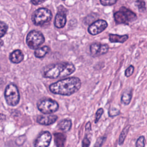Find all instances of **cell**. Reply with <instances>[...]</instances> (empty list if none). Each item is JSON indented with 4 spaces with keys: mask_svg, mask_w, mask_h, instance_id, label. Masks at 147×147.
I'll use <instances>...</instances> for the list:
<instances>
[{
    "mask_svg": "<svg viewBox=\"0 0 147 147\" xmlns=\"http://www.w3.org/2000/svg\"><path fill=\"white\" fill-rule=\"evenodd\" d=\"M81 86L82 82L79 78L70 77L52 83L49 88L53 94L69 96L79 91Z\"/></svg>",
    "mask_w": 147,
    "mask_h": 147,
    "instance_id": "6da1fadb",
    "label": "cell"
},
{
    "mask_svg": "<svg viewBox=\"0 0 147 147\" xmlns=\"http://www.w3.org/2000/svg\"><path fill=\"white\" fill-rule=\"evenodd\" d=\"M75 70L76 68L72 63L61 62L45 66L42 70V75L46 78H63L71 75Z\"/></svg>",
    "mask_w": 147,
    "mask_h": 147,
    "instance_id": "7a4b0ae2",
    "label": "cell"
},
{
    "mask_svg": "<svg viewBox=\"0 0 147 147\" xmlns=\"http://www.w3.org/2000/svg\"><path fill=\"white\" fill-rule=\"evenodd\" d=\"M114 18L118 24H127L137 20V16L135 13L129 9L122 6L119 10L114 14Z\"/></svg>",
    "mask_w": 147,
    "mask_h": 147,
    "instance_id": "3957f363",
    "label": "cell"
},
{
    "mask_svg": "<svg viewBox=\"0 0 147 147\" xmlns=\"http://www.w3.org/2000/svg\"><path fill=\"white\" fill-rule=\"evenodd\" d=\"M52 18L51 11L45 7L38 8L32 15V21L36 26H42L49 22Z\"/></svg>",
    "mask_w": 147,
    "mask_h": 147,
    "instance_id": "277c9868",
    "label": "cell"
},
{
    "mask_svg": "<svg viewBox=\"0 0 147 147\" xmlns=\"http://www.w3.org/2000/svg\"><path fill=\"white\" fill-rule=\"evenodd\" d=\"M4 96L7 104L10 106H17L20 99L19 90L16 85L13 83L8 84L4 92Z\"/></svg>",
    "mask_w": 147,
    "mask_h": 147,
    "instance_id": "5b68a950",
    "label": "cell"
},
{
    "mask_svg": "<svg viewBox=\"0 0 147 147\" xmlns=\"http://www.w3.org/2000/svg\"><path fill=\"white\" fill-rule=\"evenodd\" d=\"M44 41L45 37L42 33L36 30H33L29 32L26 38L27 45L33 49H37Z\"/></svg>",
    "mask_w": 147,
    "mask_h": 147,
    "instance_id": "8992f818",
    "label": "cell"
},
{
    "mask_svg": "<svg viewBox=\"0 0 147 147\" xmlns=\"http://www.w3.org/2000/svg\"><path fill=\"white\" fill-rule=\"evenodd\" d=\"M37 106L39 111L45 114L53 113L57 111L59 108V103L50 98L40 100L37 103Z\"/></svg>",
    "mask_w": 147,
    "mask_h": 147,
    "instance_id": "52a82bcc",
    "label": "cell"
},
{
    "mask_svg": "<svg viewBox=\"0 0 147 147\" xmlns=\"http://www.w3.org/2000/svg\"><path fill=\"white\" fill-rule=\"evenodd\" d=\"M68 13V10L63 6L58 7L57 13L55 16L54 25L57 28H63L66 24L67 18L66 16Z\"/></svg>",
    "mask_w": 147,
    "mask_h": 147,
    "instance_id": "ba28073f",
    "label": "cell"
},
{
    "mask_svg": "<svg viewBox=\"0 0 147 147\" xmlns=\"http://www.w3.org/2000/svg\"><path fill=\"white\" fill-rule=\"evenodd\" d=\"M108 24L106 21L102 19L98 20L89 25L88 32L90 34L95 36L105 30Z\"/></svg>",
    "mask_w": 147,
    "mask_h": 147,
    "instance_id": "9c48e42d",
    "label": "cell"
},
{
    "mask_svg": "<svg viewBox=\"0 0 147 147\" xmlns=\"http://www.w3.org/2000/svg\"><path fill=\"white\" fill-rule=\"evenodd\" d=\"M109 49V47L107 44H101L99 42H94L90 45V51L92 56L96 57L106 54Z\"/></svg>",
    "mask_w": 147,
    "mask_h": 147,
    "instance_id": "30bf717a",
    "label": "cell"
},
{
    "mask_svg": "<svg viewBox=\"0 0 147 147\" xmlns=\"http://www.w3.org/2000/svg\"><path fill=\"white\" fill-rule=\"evenodd\" d=\"M51 140V134L48 131H43L36 138L34 142V147H48Z\"/></svg>",
    "mask_w": 147,
    "mask_h": 147,
    "instance_id": "8fae6325",
    "label": "cell"
},
{
    "mask_svg": "<svg viewBox=\"0 0 147 147\" xmlns=\"http://www.w3.org/2000/svg\"><path fill=\"white\" fill-rule=\"evenodd\" d=\"M56 115H40L37 117V122L42 125H50L54 123L57 119Z\"/></svg>",
    "mask_w": 147,
    "mask_h": 147,
    "instance_id": "7c38bea8",
    "label": "cell"
},
{
    "mask_svg": "<svg viewBox=\"0 0 147 147\" xmlns=\"http://www.w3.org/2000/svg\"><path fill=\"white\" fill-rule=\"evenodd\" d=\"M23 52L20 49H16L13 51L9 55V59L11 62L14 64H18L21 63L24 59Z\"/></svg>",
    "mask_w": 147,
    "mask_h": 147,
    "instance_id": "4fadbf2b",
    "label": "cell"
},
{
    "mask_svg": "<svg viewBox=\"0 0 147 147\" xmlns=\"http://www.w3.org/2000/svg\"><path fill=\"white\" fill-rule=\"evenodd\" d=\"M53 135L56 147H64L67 138L66 136L62 133H55Z\"/></svg>",
    "mask_w": 147,
    "mask_h": 147,
    "instance_id": "5bb4252c",
    "label": "cell"
},
{
    "mask_svg": "<svg viewBox=\"0 0 147 147\" xmlns=\"http://www.w3.org/2000/svg\"><path fill=\"white\" fill-rule=\"evenodd\" d=\"M129 38L127 34L119 35L115 34H109V41L111 42H118L123 43L126 41Z\"/></svg>",
    "mask_w": 147,
    "mask_h": 147,
    "instance_id": "9a60e30c",
    "label": "cell"
},
{
    "mask_svg": "<svg viewBox=\"0 0 147 147\" xmlns=\"http://www.w3.org/2000/svg\"><path fill=\"white\" fill-rule=\"evenodd\" d=\"M51 48L47 45L38 48L34 51V55L37 58H42L49 52Z\"/></svg>",
    "mask_w": 147,
    "mask_h": 147,
    "instance_id": "2e32d148",
    "label": "cell"
},
{
    "mask_svg": "<svg viewBox=\"0 0 147 147\" xmlns=\"http://www.w3.org/2000/svg\"><path fill=\"white\" fill-rule=\"evenodd\" d=\"M58 127L60 130L65 132L68 131L71 129L72 121L69 119H64L58 123Z\"/></svg>",
    "mask_w": 147,
    "mask_h": 147,
    "instance_id": "e0dca14e",
    "label": "cell"
},
{
    "mask_svg": "<svg viewBox=\"0 0 147 147\" xmlns=\"http://www.w3.org/2000/svg\"><path fill=\"white\" fill-rule=\"evenodd\" d=\"M132 98V92L131 91H124L121 97V102L125 105H128Z\"/></svg>",
    "mask_w": 147,
    "mask_h": 147,
    "instance_id": "ac0fdd59",
    "label": "cell"
},
{
    "mask_svg": "<svg viewBox=\"0 0 147 147\" xmlns=\"http://www.w3.org/2000/svg\"><path fill=\"white\" fill-rule=\"evenodd\" d=\"M130 127V125H128L126 126H125L122 130V131L119 135V140H118V144L119 145H121L123 144L125 140V138L127 135V133L129 131Z\"/></svg>",
    "mask_w": 147,
    "mask_h": 147,
    "instance_id": "d6986e66",
    "label": "cell"
},
{
    "mask_svg": "<svg viewBox=\"0 0 147 147\" xmlns=\"http://www.w3.org/2000/svg\"><path fill=\"white\" fill-rule=\"evenodd\" d=\"M135 5L138 7L139 11L144 12L146 10L145 2L144 1H136L135 2Z\"/></svg>",
    "mask_w": 147,
    "mask_h": 147,
    "instance_id": "ffe728a7",
    "label": "cell"
},
{
    "mask_svg": "<svg viewBox=\"0 0 147 147\" xmlns=\"http://www.w3.org/2000/svg\"><path fill=\"white\" fill-rule=\"evenodd\" d=\"M8 26L6 23L0 21V38L3 37L7 32Z\"/></svg>",
    "mask_w": 147,
    "mask_h": 147,
    "instance_id": "44dd1931",
    "label": "cell"
},
{
    "mask_svg": "<svg viewBox=\"0 0 147 147\" xmlns=\"http://www.w3.org/2000/svg\"><path fill=\"white\" fill-rule=\"evenodd\" d=\"M120 113H121V112H120L119 110L115 107H114L109 109V110L108 111V114L110 117H114L115 116L119 115Z\"/></svg>",
    "mask_w": 147,
    "mask_h": 147,
    "instance_id": "7402d4cb",
    "label": "cell"
},
{
    "mask_svg": "<svg viewBox=\"0 0 147 147\" xmlns=\"http://www.w3.org/2000/svg\"><path fill=\"white\" fill-rule=\"evenodd\" d=\"M106 139V136H101L99 138H97L94 146L93 147H102L103 144L104 143V142L105 141Z\"/></svg>",
    "mask_w": 147,
    "mask_h": 147,
    "instance_id": "603a6c76",
    "label": "cell"
},
{
    "mask_svg": "<svg viewBox=\"0 0 147 147\" xmlns=\"http://www.w3.org/2000/svg\"><path fill=\"white\" fill-rule=\"evenodd\" d=\"M136 147H145V137L141 136L138 137L136 143Z\"/></svg>",
    "mask_w": 147,
    "mask_h": 147,
    "instance_id": "cb8c5ba5",
    "label": "cell"
},
{
    "mask_svg": "<svg viewBox=\"0 0 147 147\" xmlns=\"http://www.w3.org/2000/svg\"><path fill=\"white\" fill-rule=\"evenodd\" d=\"M134 67L133 65H129L125 71V75L126 77L129 78L130 77L134 72Z\"/></svg>",
    "mask_w": 147,
    "mask_h": 147,
    "instance_id": "d4e9b609",
    "label": "cell"
},
{
    "mask_svg": "<svg viewBox=\"0 0 147 147\" xmlns=\"http://www.w3.org/2000/svg\"><path fill=\"white\" fill-rule=\"evenodd\" d=\"M103 113H104V110L103 108H99L98 109V110L96 112L95 117V123H96L99 121V120L100 119V118L102 117Z\"/></svg>",
    "mask_w": 147,
    "mask_h": 147,
    "instance_id": "484cf974",
    "label": "cell"
},
{
    "mask_svg": "<svg viewBox=\"0 0 147 147\" xmlns=\"http://www.w3.org/2000/svg\"><path fill=\"white\" fill-rule=\"evenodd\" d=\"M117 0H109V1H105V0H100V3L103 6H111L114 5L117 3Z\"/></svg>",
    "mask_w": 147,
    "mask_h": 147,
    "instance_id": "4316f807",
    "label": "cell"
},
{
    "mask_svg": "<svg viewBox=\"0 0 147 147\" xmlns=\"http://www.w3.org/2000/svg\"><path fill=\"white\" fill-rule=\"evenodd\" d=\"M90 144H91V142L89 138L86 135V136L84 137V138L82 140V147H89Z\"/></svg>",
    "mask_w": 147,
    "mask_h": 147,
    "instance_id": "83f0119b",
    "label": "cell"
},
{
    "mask_svg": "<svg viewBox=\"0 0 147 147\" xmlns=\"http://www.w3.org/2000/svg\"><path fill=\"white\" fill-rule=\"evenodd\" d=\"M85 129L86 131H91V124L90 122H88L85 126Z\"/></svg>",
    "mask_w": 147,
    "mask_h": 147,
    "instance_id": "f1b7e54d",
    "label": "cell"
},
{
    "mask_svg": "<svg viewBox=\"0 0 147 147\" xmlns=\"http://www.w3.org/2000/svg\"><path fill=\"white\" fill-rule=\"evenodd\" d=\"M44 2V1H31L30 2L34 5H38L40 3H42Z\"/></svg>",
    "mask_w": 147,
    "mask_h": 147,
    "instance_id": "f546056e",
    "label": "cell"
},
{
    "mask_svg": "<svg viewBox=\"0 0 147 147\" xmlns=\"http://www.w3.org/2000/svg\"><path fill=\"white\" fill-rule=\"evenodd\" d=\"M6 119V115L0 113V122L5 121Z\"/></svg>",
    "mask_w": 147,
    "mask_h": 147,
    "instance_id": "4dcf8cb0",
    "label": "cell"
},
{
    "mask_svg": "<svg viewBox=\"0 0 147 147\" xmlns=\"http://www.w3.org/2000/svg\"><path fill=\"white\" fill-rule=\"evenodd\" d=\"M3 45V41L2 40H1V39L0 38V48H1Z\"/></svg>",
    "mask_w": 147,
    "mask_h": 147,
    "instance_id": "1f68e13d",
    "label": "cell"
}]
</instances>
